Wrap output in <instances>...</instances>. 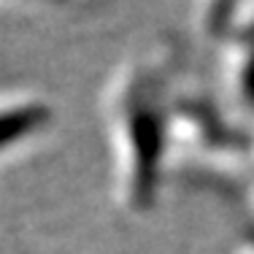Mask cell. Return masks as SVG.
<instances>
[{
  "label": "cell",
  "mask_w": 254,
  "mask_h": 254,
  "mask_svg": "<svg viewBox=\"0 0 254 254\" xmlns=\"http://www.w3.org/2000/svg\"><path fill=\"white\" fill-rule=\"evenodd\" d=\"M130 114L132 117H130V125H127V138H130V152H132V160H135V179L132 181H135V195L146 197L154 184L162 127H160V117L143 100Z\"/></svg>",
  "instance_id": "6da1fadb"
},
{
  "label": "cell",
  "mask_w": 254,
  "mask_h": 254,
  "mask_svg": "<svg viewBox=\"0 0 254 254\" xmlns=\"http://www.w3.org/2000/svg\"><path fill=\"white\" fill-rule=\"evenodd\" d=\"M46 119H49V108L38 106V103L0 111V149L8 146V143H16L30 130H38L41 125H46Z\"/></svg>",
  "instance_id": "7a4b0ae2"
},
{
  "label": "cell",
  "mask_w": 254,
  "mask_h": 254,
  "mask_svg": "<svg viewBox=\"0 0 254 254\" xmlns=\"http://www.w3.org/2000/svg\"><path fill=\"white\" fill-rule=\"evenodd\" d=\"M244 95L249 100H254V57L246 63V68H244Z\"/></svg>",
  "instance_id": "3957f363"
}]
</instances>
